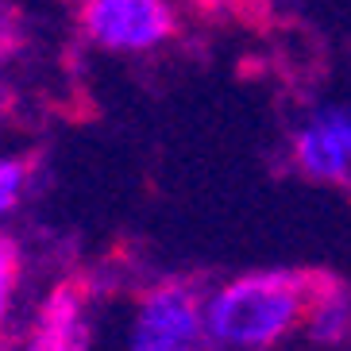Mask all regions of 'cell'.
<instances>
[{
    "label": "cell",
    "instance_id": "6da1fadb",
    "mask_svg": "<svg viewBox=\"0 0 351 351\" xmlns=\"http://www.w3.org/2000/svg\"><path fill=\"white\" fill-rule=\"evenodd\" d=\"M324 282L309 274H247L232 282L208 301L205 309V328L208 336L224 348H267L278 336H286L298 324L301 313H313L317 301L324 298Z\"/></svg>",
    "mask_w": 351,
    "mask_h": 351
},
{
    "label": "cell",
    "instance_id": "7a4b0ae2",
    "mask_svg": "<svg viewBox=\"0 0 351 351\" xmlns=\"http://www.w3.org/2000/svg\"><path fill=\"white\" fill-rule=\"evenodd\" d=\"M85 32L108 51H147L174 32L166 0H85Z\"/></svg>",
    "mask_w": 351,
    "mask_h": 351
},
{
    "label": "cell",
    "instance_id": "3957f363",
    "mask_svg": "<svg viewBox=\"0 0 351 351\" xmlns=\"http://www.w3.org/2000/svg\"><path fill=\"white\" fill-rule=\"evenodd\" d=\"M201 348V309L186 286H158L139 305L132 351H197Z\"/></svg>",
    "mask_w": 351,
    "mask_h": 351
},
{
    "label": "cell",
    "instance_id": "277c9868",
    "mask_svg": "<svg viewBox=\"0 0 351 351\" xmlns=\"http://www.w3.org/2000/svg\"><path fill=\"white\" fill-rule=\"evenodd\" d=\"M27 351H89V332H85L77 286H58L51 293Z\"/></svg>",
    "mask_w": 351,
    "mask_h": 351
},
{
    "label": "cell",
    "instance_id": "5b68a950",
    "mask_svg": "<svg viewBox=\"0 0 351 351\" xmlns=\"http://www.w3.org/2000/svg\"><path fill=\"white\" fill-rule=\"evenodd\" d=\"M298 162L305 166L313 178H343L351 155L343 151V143L328 132V128L313 120V124L298 135Z\"/></svg>",
    "mask_w": 351,
    "mask_h": 351
},
{
    "label": "cell",
    "instance_id": "8992f818",
    "mask_svg": "<svg viewBox=\"0 0 351 351\" xmlns=\"http://www.w3.org/2000/svg\"><path fill=\"white\" fill-rule=\"evenodd\" d=\"M351 328V301L343 298V293H332V289H324V298L317 301V309H313V340H324V343H336L343 340Z\"/></svg>",
    "mask_w": 351,
    "mask_h": 351
},
{
    "label": "cell",
    "instance_id": "52a82bcc",
    "mask_svg": "<svg viewBox=\"0 0 351 351\" xmlns=\"http://www.w3.org/2000/svg\"><path fill=\"white\" fill-rule=\"evenodd\" d=\"M20 189H23V166L12 162V158H0V217L20 201Z\"/></svg>",
    "mask_w": 351,
    "mask_h": 351
},
{
    "label": "cell",
    "instance_id": "ba28073f",
    "mask_svg": "<svg viewBox=\"0 0 351 351\" xmlns=\"http://www.w3.org/2000/svg\"><path fill=\"white\" fill-rule=\"evenodd\" d=\"M16 282V243L0 236V320L8 313V293Z\"/></svg>",
    "mask_w": 351,
    "mask_h": 351
},
{
    "label": "cell",
    "instance_id": "9c48e42d",
    "mask_svg": "<svg viewBox=\"0 0 351 351\" xmlns=\"http://www.w3.org/2000/svg\"><path fill=\"white\" fill-rule=\"evenodd\" d=\"M317 124H324L336 139L343 143V151L351 155V108H324L317 116Z\"/></svg>",
    "mask_w": 351,
    "mask_h": 351
}]
</instances>
